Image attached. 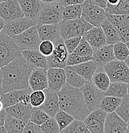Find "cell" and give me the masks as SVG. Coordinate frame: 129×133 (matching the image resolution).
<instances>
[{
  "label": "cell",
  "instance_id": "cell-1",
  "mask_svg": "<svg viewBox=\"0 0 129 133\" xmlns=\"http://www.w3.org/2000/svg\"><path fill=\"white\" fill-rule=\"evenodd\" d=\"M35 68L26 60L22 55L1 68L2 72L1 94L13 90L28 88V78Z\"/></svg>",
  "mask_w": 129,
  "mask_h": 133
},
{
  "label": "cell",
  "instance_id": "cell-2",
  "mask_svg": "<svg viewBox=\"0 0 129 133\" xmlns=\"http://www.w3.org/2000/svg\"><path fill=\"white\" fill-rule=\"evenodd\" d=\"M59 108L76 120H84L90 113L80 88H74L67 83L57 92Z\"/></svg>",
  "mask_w": 129,
  "mask_h": 133
},
{
  "label": "cell",
  "instance_id": "cell-3",
  "mask_svg": "<svg viewBox=\"0 0 129 133\" xmlns=\"http://www.w3.org/2000/svg\"><path fill=\"white\" fill-rule=\"evenodd\" d=\"M59 35L63 40L74 37H82L84 33L93 27L82 17L73 20L61 21L58 23Z\"/></svg>",
  "mask_w": 129,
  "mask_h": 133
},
{
  "label": "cell",
  "instance_id": "cell-4",
  "mask_svg": "<svg viewBox=\"0 0 129 133\" xmlns=\"http://www.w3.org/2000/svg\"><path fill=\"white\" fill-rule=\"evenodd\" d=\"M110 82L129 83L128 65L123 61L114 59L103 66Z\"/></svg>",
  "mask_w": 129,
  "mask_h": 133
},
{
  "label": "cell",
  "instance_id": "cell-5",
  "mask_svg": "<svg viewBox=\"0 0 129 133\" xmlns=\"http://www.w3.org/2000/svg\"><path fill=\"white\" fill-rule=\"evenodd\" d=\"M19 55L21 51L13 38L0 34V67L6 65Z\"/></svg>",
  "mask_w": 129,
  "mask_h": 133
},
{
  "label": "cell",
  "instance_id": "cell-6",
  "mask_svg": "<svg viewBox=\"0 0 129 133\" xmlns=\"http://www.w3.org/2000/svg\"><path fill=\"white\" fill-rule=\"evenodd\" d=\"M64 6L60 2L44 4L36 21L37 24H57L62 20V12Z\"/></svg>",
  "mask_w": 129,
  "mask_h": 133
},
{
  "label": "cell",
  "instance_id": "cell-7",
  "mask_svg": "<svg viewBox=\"0 0 129 133\" xmlns=\"http://www.w3.org/2000/svg\"><path fill=\"white\" fill-rule=\"evenodd\" d=\"M80 89L89 110L93 111L98 109L102 99L105 97L104 91L97 88L91 80L86 81Z\"/></svg>",
  "mask_w": 129,
  "mask_h": 133
},
{
  "label": "cell",
  "instance_id": "cell-8",
  "mask_svg": "<svg viewBox=\"0 0 129 133\" xmlns=\"http://www.w3.org/2000/svg\"><path fill=\"white\" fill-rule=\"evenodd\" d=\"M12 38L18 45L20 51L24 49L38 50L41 42L35 25L31 26Z\"/></svg>",
  "mask_w": 129,
  "mask_h": 133
},
{
  "label": "cell",
  "instance_id": "cell-9",
  "mask_svg": "<svg viewBox=\"0 0 129 133\" xmlns=\"http://www.w3.org/2000/svg\"><path fill=\"white\" fill-rule=\"evenodd\" d=\"M53 51L50 56H47V62L49 68H64L66 66L68 52L64 44V40L60 37L53 41Z\"/></svg>",
  "mask_w": 129,
  "mask_h": 133
},
{
  "label": "cell",
  "instance_id": "cell-10",
  "mask_svg": "<svg viewBox=\"0 0 129 133\" xmlns=\"http://www.w3.org/2000/svg\"><path fill=\"white\" fill-rule=\"evenodd\" d=\"M82 17L92 26L100 27L102 23L106 19V12L104 8L85 0L82 3Z\"/></svg>",
  "mask_w": 129,
  "mask_h": 133
},
{
  "label": "cell",
  "instance_id": "cell-11",
  "mask_svg": "<svg viewBox=\"0 0 129 133\" xmlns=\"http://www.w3.org/2000/svg\"><path fill=\"white\" fill-rule=\"evenodd\" d=\"M37 24V21L35 19L23 17L14 19L9 22H5L0 34H5L13 38L20 34L28 28Z\"/></svg>",
  "mask_w": 129,
  "mask_h": 133
},
{
  "label": "cell",
  "instance_id": "cell-12",
  "mask_svg": "<svg viewBox=\"0 0 129 133\" xmlns=\"http://www.w3.org/2000/svg\"><path fill=\"white\" fill-rule=\"evenodd\" d=\"M32 91L30 87L21 90H13L1 94L0 100L4 108L12 106L19 102L30 104V94Z\"/></svg>",
  "mask_w": 129,
  "mask_h": 133
},
{
  "label": "cell",
  "instance_id": "cell-13",
  "mask_svg": "<svg viewBox=\"0 0 129 133\" xmlns=\"http://www.w3.org/2000/svg\"><path fill=\"white\" fill-rule=\"evenodd\" d=\"M107 113L100 108L90 112L83 120L86 127L91 133H103L104 124Z\"/></svg>",
  "mask_w": 129,
  "mask_h": 133
},
{
  "label": "cell",
  "instance_id": "cell-14",
  "mask_svg": "<svg viewBox=\"0 0 129 133\" xmlns=\"http://www.w3.org/2000/svg\"><path fill=\"white\" fill-rule=\"evenodd\" d=\"M24 17L17 0H6L0 3V17L5 22Z\"/></svg>",
  "mask_w": 129,
  "mask_h": 133
},
{
  "label": "cell",
  "instance_id": "cell-15",
  "mask_svg": "<svg viewBox=\"0 0 129 133\" xmlns=\"http://www.w3.org/2000/svg\"><path fill=\"white\" fill-rule=\"evenodd\" d=\"M105 133H128V123L115 111L107 113L104 124Z\"/></svg>",
  "mask_w": 129,
  "mask_h": 133
},
{
  "label": "cell",
  "instance_id": "cell-16",
  "mask_svg": "<svg viewBox=\"0 0 129 133\" xmlns=\"http://www.w3.org/2000/svg\"><path fill=\"white\" fill-rule=\"evenodd\" d=\"M48 88L58 92L66 83V73L62 68H48L47 69Z\"/></svg>",
  "mask_w": 129,
  "mask_h": 133
},
{
  "label": "cell",
  "instance_id": "cell-17",
  "mask_svg": "<svg viewBox=\"0 0 129 133\" xmlns=\"http://www.w3.org/2000/svg\"><path fill=\"white\" fill-rule=\"evenodd\" d=\"M82 37L89 44L93 51L107 45L105 34L101 27L93 26L84 33Z\"/></svg>",
  "mask_w": 129,
  "mask_h": 133
},
{
  "label": "cell",
  "instance_id": "cell-18",
  "mask_svg": "<svg viewBox=\"0 0 129 133\" xmlns=\"http://www.w3.org/2000/svg\"><path fill=\"white\" fill-rule=\"evenodd\" d=\"M43 91L45 94V99L39 108L46 113L50 117H54L56 113L60 110L57 92L48 88L44 89Z\"/></svg>",
  "mask_w": 129,
  "mask_h": 133
},
{
  "label": "cell",
  "instance_id": "cell-19",
  "mask_svg": "<svg viewBox=\"0 0 129 133\" xmlns=\"http://www.w3.org/2000/svg\"><path fill=\"white\" fill-rule=\"evenodd\" d=\"M28 84L33 91L44 90L48 88L46 69L35 68L29 76Z\"/></svg>",
  "mask_w": 129,
  "mask_h": 133
},
{
  "label": "cell",
  "instance_id": "cell-20",
  "mask_svg": "<svg viewBox=\"0 0 129 133\" xmlns=\"http://www.w3.org/2000/svg\"><path fill=\"white\" fill-rule=\"evenodd\" d=\"M115 59L113 52V45L107 44L100 49L93 51L91 60L93 61L98 67H103L105 64Z\"/></svg>",
  "mask_w": 129,
  "mask_h": 133
},
{
  "label": "cell",
  "instance_id": "cell-21",
  "mask_svg": "<svg viewBox=\"0 0 129 133\" xmlns=\"http://www.w3.org/2000/svg\"><path fill=\"white\" fill-rule=\"evenodd\" d=\"M24 17L36 20L44 4L41 0H17Z\"/></svg>",
  "mask_w": 129,
  "mask_h": 133
},
{
  "label": "cell",
  "instance_id": "cell-22",
  "mask_svg": "<svg viewBox=\"0 0 129 133\" xmlns=\"http://www.w3.org/2000/svg\"><path fill=\"white\" fill-rule=\"evenodd\" d=\"M21 54L26 61L34 68L48 69V65L46 56H44L39 50L24 49L21 51Z\"/></svg>",
  "mask_w": 129,
  "mask_h": 133
},
{
  "label": "cell",
  "instance_id": "cell-23",
  "mask_svg": "<svg viewBox=\"0 0 129 133\" xmlns=\"http://www.w3.org/2000/svg\"><path fill=\"white\" fill-rule=\"evenodd\" d=\"M32 108V106L30 104L19 102L12 106L4 108V109L7 115L27 122L30 120Z\"/></svg>",
  "mask_w": 129,
  "mask_h": 133
},
{
  "label": "cell",
  "instance_id": "cell-24",
  "mask_svg": "<svg viewBox=\"0 0 129 133\" xmlns=\"http://www.w3.org/2000/svg\"><path fill=\"white\" fill-rule=\"evenodd\" d=\"M35 26L41 41H53L54 40L60 37L58 23L57 24H36Z\"/></svg>",
  "mask_w": 129,
  "mask_h": 133
},
{
  "label": "cell",
  "instance_id": "cell-25",
  "mask_svg": "<svg viewBox=\"0 0 129 133\" xmlns=\"http://www.w3.org/2000/svg\"><path fill=\"white\" fill-rule=\"evenodd\" d=\"M70 66L74 71L84 77L86 81L91 80L93 75L98 67L96 63L91 59Z\"/></svg>",
  "mask_w": 129,
  "mask_h": 133
},
{
  "label": "cell",
  "instance_id": "cell-26",
  "mask_svg": "<svg viewBox=\"0 0 129 133\" xmlns=\"http://www.w3.org/2000/svg\"><path fill=\"white\" fill-rule=\"evenodd\" d=\"M128 84L123 82H110L107 90L104 91L105 96H112L123 98L128 94Z\"/></svg>",
  "mask_w": 129,
  "mask_h": 133
},
{
  "label": "cell",
  "instance_id": "cell-27",
  "mask_svg": "<svg viewBox=\"0 0 129 133\" xmlns=\"http://www.w3.org/2000/svg\"><path fill=\"white\" fill-rule=\"evenodd\" d=\"M91 81L100 90L105 91L110 83L109 76L103 70V67H98L93 75Z\"/></svg>",
  "mask_w": 129,
  "mask_h": 133
},
{
  "label": "cell",
  "instance_id": "cell-28",
  "mask_svg": "<svg viewBox=\"0 0 129 133\" xmlns=\"http://www.w3.org/2000/svg\"><path fill=\"white\" fill-rule=\"evenodd\" d=\"M26 121L7 115L4 127L7 133H23Z\"/></svg>",
  "mask_w": 129,
  "mask_h": 133
},
{
  "label": "cell",
  "instance_id": "cell-29",
  "mask_svg": "<svg viewBox=\"0 0 129 133\" xmlns=\"http://www.w3.org/2000/svg\"><path fill=\"white\" fill-rule=\"evenodd\" d=\"M100 27L105 34L107 44L113 45L117 42L120 41L117 30L107 18L102 23Z\"/></svg>",
  "mask_w": 129,
  "mask_h": 133
},
{
  "label": "cell",
  "instance_id": "cell-30",
  "mask_svg": "<svg viewBox=\"0 0 129 133\" xmlns=\"http://www.w3.org/2000/svg\"><path fill=\"white\" fill-rule=\"evenodd\" d=\"M66 73V83L74 88H80L86 82V80L80 75L71 69L70 66H66L64 68Z\"/></svg>",
  "mask_w": 129,
  "mask_h": 133
},
{
  "label": "cell",
  "instance_id": "cell-31",
  "mask_svg": "<svg viewBox=\"0 0 129 133\" xmlns=\"http://www.w3.org/2000/svg\"><path fill=\"white\" fill-rule=\"evenodd\" d=\"M82 4L70 5L64 6L62 12V21L73 20L82 16Z\"/></svg>",
  "mask_w": 129,
  "mask_h": 133
},
{
  "label": "cell",
  "instance_id": "cell-32",
  "mask_svg": "<svg viewBox=\"0 0 129 133\" xmlns=\"http://www.w3.org/2000/svg\"><path fill=\"white\" fill-rule=\"evenodd\" d=\"M113 52L115 59L123 61L128 65L129 50L128 44L121 41L117 42L113 44Z\"/></svg>",
  "mask_w": 129,
  "mask_h": 133
},
{
  "label": "cell",
  "instance_id": "cell-33",
  "mask_svg": "<svg viewBox=\"0 0 129 133\" xmlns=\"http://www.w3.org/2000/svg\"><path fill=\"white\" fill-rule=\"evenodd\" d=\"M121 98L112 96H105L102 99L99 108L107 113L115 111L121 101Z\"/></svg>",
  "mask_w": 129,
  "mask_h": 133
},
{
  "label": "cell",
  "instance_id": "cell-34",
  "mask_svg": "<svg viewBox=\"0 0 129 133\" xmlns=\"http://www.w3.org/2000/svg\"><path fill=\"white\" fill-rule=\"evenodd\" d=\"M63 133H90L82 120L75 119L70 124L60 131Z\"/></svg>",
  "mask_w": 129,
  "mask_h": 133
},
{
  "label": "cell",
  "instance_id": "cell-35",
  "mask_svg": "<svg viewBox=\"0 0 129 133\" xmlns=\"http://www.w3.org/2000/svg\"><path fill=\"white\" fill-rule=\"evenodd\" d=\"M50 117L46 113L39 107H32L30 113V120L34 124L41 125Z\"/></svg>",
  "mask_w": 129,
  "mask_h": 133
},
{
  "label": "cell",
  "instance_id": "cell-36",
  "mask_svg": "<svg viewBox=\"0 0 129 133\" xmlns=\"http://www.w3.org/2000/svg\"><path fill=\"white\" fill-rule=\"evenodd\" d=\"M54 118L56 120L57 122L59 125V129L61 131L62 129L67 127L68 125H69L73 120H75L74 118L71 115L66 113L64 111L60 109V110L56 113Z\"/></svg>",
  "mask_w": 129,
  "mask_h": 133
},
{
  "label": "cell",
  "instance_id": "cell-37",
  "mask_svg": "<svg viewBox=\"0 0 129 133\" xmlns=\"http://www.w3.org/2000/svg\"><path fill=\"white\" fill-rule=\"evenodd\" d=\"M115 112L117 113L118 116H120L124 121L126 122H128L129 119V100L128 94H127L125 97L122 98L121 103L119 106L116 108Z\"/></svg>",
  "mask_w": 129,
  "mask_h": 133
},
{
  "label": "cell",
  "instance_id": "cell-38",
  "mask_svg": "<svg viewBox=\"0 0 129 133\" xmlns=\"http://www.w3.org/2000/svg\"><path fill=\"white\" fill-rule=\"evenodd\" d=\"M74 52L80 55V56L89 57L91 59V56L93 53V49L89 45V44L82 37L81 40H80L77 48L75 49Z\"/></svg>",
  "mask_w": 129,
  "mask_h": 133
},
{
  "label": "cell",
  "instance_id": "cell-39",
  "mask_svg": "<svg viewBox=\"0 0 129 133\" xmlns=\"http://www.w3.org/2000/svg\"><path fill=\"white\" fill-rule=\"evenodd\" d=\"M107 13L110 14H128L129 0H120L118 5L111 8H105Z\"/></svg>",
  "mask_w": 129,
  "mask_h": 133
},
{
  "label": "cell",
  "instance_id": "cell-40",
  "mask_svg": "<svg viewBox=\"0 0 129 133\" xmlns=\"http://www.w3.org/2000/svg\"><path fill=\"white\" fill-rule=\"evenodd\" d=\"M41 129L42 132L59 133L60 132L59 125L54 117H50L46 121L41 124Z\"/></svg>",
  "mask_w": 129,
  "mask_h": 133
},
{
  "label": "cell",
  "instance_id": "cell-41",
  "mask_svg": "<svg viewBox=\"0 0 129 133\" xmlns=\"http://www.w3.org/2000/svg\"><path fill=\"white\" fill-rule=\"evenodd\" d=\"M44 99L45 94L43 90L32 91L30 94V104L32 107H39Z\"/></svg>",
  "mask_w": 129,
  "mask_h": 133
},
{
  "label": "cell",
  "instance_id": "cell-42",
  "mask_svg": "<svg viewBox=\"0 0 129 133\" xmlns=\"http://www.w3.org/2000/svg\"><path fill=\"white\" fill-rule=\"evenodd\" d=\"M91 59L90 58L80 56V55L73 52L70 54H68L67 60H66V66L75 65L91 60Z\"/></svg>",
  "mask_w": 129,
  "mask_h": 133
},
{
  "label": "cell",
  "instance_id": "cell-43",
  "mask_svg": "<svg viewBox=\"0 0 129 133\" xmlns=\"http://www.w3.org/2000/svg\"><path fill=\"white\" fill-rule=\"evenodd\" d=\"M53 48L54 44L52 41H42L40 43L38 50L41 54L47 57L52 53Z\"/></svg>",
  "mask_w": 129,
  "mask_h": 133
},
{
  "label": "cell",
  "instance_id": "cell-44",
  "mask_svg": "<svg viewBox=\"0 0 129 133\" xmlns=\"http://www.w3.org/2000/svg\"><path fill=\"white\" fill-rule=\"evenodd\" d=\"M81 38L82 37L80 36V37H71V38L64 40V44L66 45V48L69 54L74 52L75 49L77 48Z\"/></svg>",
  "mask_w": 129,
  "mask_h": 133
},
{
  "label": "cell",
  "instance_id": "cell-45",
  "mask_svg": "<svg viewBox=\"0 0 129 133\" xmlns=\"http://www.w3.org/2000/svg\"><path fill=\"white\" fill-rule=\"evenodd\" d=\"M23 133H41V126L37 125L32 122L30 121V120L26 122L25 125H24V130H23Z\"/></svg>",
  "mask_w": 129,
  "mask_h": 133
},
{
  "label": "cell",
  "instance_id": "cell-46",
  "mask_svg": "<svg viewBox=\"0 0 129 133\" xmlns=\"http://www.w3.org/2000/svg\"><path fill=\"white\" fill-rule=\"evenodd\" d=\"M85 0H60V3L63 6L76 4H82Z\"/></svg>",
  "mask_w": 129,
  "mask_h": 133
},
{
  "label": "cell",
  "instance_id": "cell-47",
  "mask_svg": "<svg viewBox=\"0 0 129 133\" xmlns=\"http://www.w3.org/2000/svg\"><path fill=\"white\" fill-rule=\"evenodd\" d=\"M91 3L97 5L98 6L103 8L105 9L107 6V0H88Z\"/></svg>",
  "mask_w": 129,
  "mask_h": 133
},
{
  "label": "cell",
  "instance_id": "cell-48",
  "mask_svg": "<svg viewBox=\"0 0 129 133\" xmlns=\"http://www.w3.org/2000/svg\"><path fill=\"white\" fill-rule=\"evenodd\" d=\"M7 113L5 111V109H2L1 111H0V127L1 126L4 125V124H5V119H6L7 116Z\"/></svg>",
  "mask_w": 129,
  "mask_h": 133
},
{
  "label": "cell",
  "instance_id": "cell-49",
  "mask_svg": "<svg viewBox=\"0 0 129 133\" xmlns=\"http://www.w3.org/2000/svg\"><path fill=\"white\" fill-rule=\"evenodd\" d=\"M119 1H120V0H107L106 8H111L114 7V6H116L118 5Z\"/></svg>",
  "mask_w": 129,
  "mask_h": 133
},
{
  "label": "cell",
  "instance_id": "cell-50",
  "mask_svg": "<svg viewBox=\"0 0 129 133\" xmlns=\"http://www.w3.org/2000/svg\"><path fill=\"white\" fill-rule=\"evenodd\" d=\"M44 4H50L54 3L60 2V0H41Z\"/></svg>",
  "mask_w": 129,
  "mask_h": 133
},
{
  "label": "cell",
  "instance_id": "cell-51",
  "mask_svg": "<svg viewBox=\"0 0 129 133\" xmlns=\"http://www.w3.org/2000/svg\"><path fill=\"white\" fill-rule=\"evenodd\" d=\"M5 21H4L2 18L0 17V32H1V31L2 30L3 28L4 25H5Z\"/></svg>",
  "mask_w": 129,
  "mask_h": 133
},
{
  "label": "cell",
  "instance_id": "cell-52",
  "mask_svg": "<svg viewBox=\"0 0 129 133\" xmlns=\"http://www.w3.org/2000/svg\"><path fill=\"white\" fill-rule=\"evenodd\" d=\"M2 72H1V67H0V94H1V84H2Z\"/></svg>",
  "mask_w": 129,
  "mask_h": 133
},
{
  "label": "cell",
  "instance_id": "cell-53",
  "mask_svg": "<svg viewBox=\"0 0 129 133\" xmlns=\"http://www.w3.org/2000/svg\"><path fill=\"white\" fill-rule=\"evenodd\" d=\"M0 133H7L6 129L5 128L4 125L0 127Z\"/></svg>",
  "mask_w": 129,
  "mask_h": 133
},
{
  "label": "cell",
  "instance_id": "cell-54",
  "mask_svg": "<svg viewBox=\"0 0 129 133\" xmlns=\"http://www.w3.org/2000/svg\"><path fill=\"white\" fill-rule=\"evenodd\" d=\"M3 108H4L3 105V103L2 102H1V101L0 100V111H1L2 109H3Z\"/></svg>",
  "mask_w": 129,
  "mask_h": 133
},
{
  "label": "cell",
  "instance_id": "cell-55",
  "mask_svg": "<svg viewBox=\"0 0 129 133\" xmlns=\"http://www.w3.org/2000/svg\"><path fill=\"white\" fill-rule=\"evenodd\" d=\"M6 1V0H0V3L3 2V1Z\"/></svg>",
  "mask_w": 129,
  "mask_h": 133
},
{
  "label": "cell",
  "instance_id": "cell-56",
  "mask_svg": "<svg viewBox=\"0 0 129 133\" xmlns=\"http://www.w3.org/2000/svg\"><path fill=\"white\" fill-rule=\"evenodd\" d=\"M0 97H1V94H0Z\"/></svg>",
  "mask_w": 129,
  "mask_h": 133
}]
</instances>
